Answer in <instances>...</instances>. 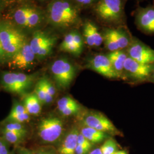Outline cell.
Listing matches in <instances>:
<instances>
[{"label": "cell", "instance_id": "ac0fdd59", "mask_svg": "<svg viewBox=\"0 0 154 154\" xmlns=\"http://www.w3.org/2000/svg\"><path fill=\"white\" fill-rule=\"evenodd\" d=\"M106 55L109 58L114 70L121 76V78H123L124 65L125 61L128 57L126 51H125L124 50H116L109 52Z\"/></svg>", "mask_w": 154, "mask_h": 154}, {"label": "cell", "instance_id": "cb8c5ba5", "mask_svg": "<svg viewBox=\"0 0 154 154\" xmlns=\"http://www.w3.org/2000/svg\"><path fill=\"white\" fill-rule=\"evenodd\" d=\"M2 134L3 135L4 139L8 143L11 144H18L22 142L23 139L26 136L17 133V132L6 130L4 129L2 130Z\"/></svg>", "mask_w": 154, "mask_h": 154}, {"label": "cell", "instance_id": "30bf717a", "mask_svg": "<svg viewBox=\"0 0 154 154\" xmlns=\"http://www.w3.org/2000/svg\"><path fill=\"white\" fill-rule=\"evenodd\" d=\"M85 67L109 79L121 78L114 70L106 54H97L90 57L86 60Z\"/></svg>", "mask_w": 154, "mask_h": 154}, {"label": "cell", "instance_id": "d4e9b609", "mask_svg": "<svg viewBox=\"0 0 154 154\" xmlns=\"http://www.w3.org/2000/svg\"><path fill=\"white\" fill-rule=\"evenodd\" d=\"M30 119V115L28 112L25 113H11L10 112L8 116L4 120L3 123L9 122H18L23 123L29 121Z\"/></svg>", "mask_w": 154, "mask_h": 154}, {"label": "cell", "instance_id": "2e32d148", "mask_svg": "<svg viewBox=\"0 0 154 154\" xmlns=\"http://www.w3.org/2000/svg\"><path fill=\"white\" fill-rule=\"evenodd\" d=\"M82 34L85 43L90 48H98L103 44L102 33L91 20H86L83 23Z\"/></svg>", "mask_w": 154, "mask_h": 154}, {"label": "cell", "instance_id": "e575fe53", "mask_svg": "<svg viewBox=\"0 0 154 154\" xmlns=\"http://www.w3.org/2000/svg\"><path fill=\"white\" fill-rule=\"evenodd\" d=\"M88 154H103L100 148L95 149L90 151Z\"/></svg>", "mask_w": 154, "mask_h": 154}, {"label": "cell", "instance_id": "8d00e7d4", "mask_svg": "<svg viewBox=\"0 0 154 154\" xmlns=\"http://www.w3.org/2000/svg\"><path fill=\"white\" fill-rule=\"evenodd\" d=\"M147 82H148L154 83V70L152 72V74H151V75H150V77L149 78Z\"/></svg>", "mask_w": 154, "mask_h": 154}, {"label": "cell", "instance_id": "836d02e7", "mask_svg": "<svg viewBox=\"0 0 154 154\" xmlns=\"http://www.w3.org/2000/svg\"><path fill=\"white\" fill-rule=\"evenodd\" d=\"M8 60L7 55L6 54L5 52L2 48L0 41V62H4Z\"/></svg>", "mask_w": 154, "mask_h": 154}, {"label": "cell", "instance_id": "5bb4252c", "mask_svg": "<svg viewBox=\"0 0 154 154\" xmlns=\"http://www.w3.org/2000/svg\"><path fill=\"white\" fill-rule=\"evenodd\" d=\"M135 23L141 32L154 35V4L138 7L135 12Z\"/></svg>", "mask_w": 154, "mask_h": 154}, {"label": "cell", "instance_id": "ffe728a7", "mask_svg": "<svg viewBox=\"0 0 154 154\" xmlns=\"http://www.w3.org/2000/svg\"><path fill=\"white\" fill-rule=\"evenodd\" d=\"M42 103L35 93L27 95L23 99V106L30 116H38L42 110Z\"/></svg>", "mask_w": 154, "mask_h": 154}, {"label": "cell", "instance_id": "52a82bcc", "mask_svg": "<svg viewBox=\"0 0 154 154\" xmlns=\"http://www.w3.org/2000/svg\"><path fill=\"white\" fill-rule=\"evenodd\" d=\"M64 131V123L56 116H48L39 122L37 133L40 140L45 144H54L60 140Z\"/></svg>", "mask_w": 154, "mask_h": 154}, {"label": "cell", "instance_id": "8fae6325", "mask_svg": "<svg viewBox=\"0 0 154 154\" xmlns=\"http://www.w3.org/2000/svg\"><path fill=\"white\" fill-rule=\"evenodd\" d=\"M82 123L84 126L93 128L109 134L119 135L121 134L106 116L98 112L87 113L83 118Z\"/></svg>", "mask_w": 154, "mask_h": 154}, {"label": "cell", "instance_id": "603a6c76", "mask_svg": "<svg viewBox=\"0 0 154 154\" xmlns=\"http://www.w3.org/2000/svg\"><path fill=\"white\" fill-rule=\"evenodd\" d=\"M34 93L36 94L42 105L50 104L53 102V98L46 91L41 79L39 80L35 86Z\"/></svg>", "mask_w": 154, "mask_h": 154}, {"label": "cell", "instance_id": "d6986e66", "mask_svg": "<svg viewBox=\"0 0 154 154\" xmlns=\"http://www.w3.org/2000/svg\"><path fill=\"white\" fill-rule=\"evenodd\" d=\"M80 133L89 142L93 144L99 143L110 138L109 134L102 132L93 128L84 126L81 130Z\"/></svg>", "mask_w": 154, "mask_h": 154}, {"label": "cell", "instance_id": "b9f144b4", "mask_svg": "<svg viewBox=\"0 0 154 154\" xmlns=\"http://www.w3.org/2000/svg\"><path fill=\"white\" fill-rule=\"evenodd\" d=\"M9 154H14V153H13V152H10V153H9Z\"/></svg>", "mask_w": 154, "mask_h": 154}, {"label": "cell", "instance_id": "ab89813d", "mask_svg": "<svg viewBox=\"0 0 154 154\" xmlns=\"http://www.w3.org/2000/svg\"><path fill=\"white\" fill-rule=\"evenodd\" d=\"M17 1H27V0H16Z\"/></svg>", "mask_w": 154, "mask_h": 154}, {"label": "cell", "instance_id": "7a4b0ae2", "mask_svg": "<svg viewBox=\"0 0 154 154\" xmlns=\"http://www.w3.org/2000/svg\"><path fill=\"white\" fill-rule=\"evenodd\" d=\"M126 0H99L94 12L100 22L111 27L124 25Z\"/></svg>", "mask_w": 154, "mask_h": 154}, {"label": "cell", "instance_id": "8992f818", "mask_svg": "<svg viewBox=\"0 0 154 154\" xmlns=\"http://www.w3.org/2000/svg\"><path fill=\"white\" fill-rule=\"evenodd\" d=\"M102 33L105 48L109 52L126 49L133 38L124 25L105 28Z\"/></svg>", "mask_w": 154, "mask_h": 154}, {"label": "cell", "instance_id": "ba28073f", "mask_svg": "<svg viewBox=\"0 0 154 154\" xmlns=\"http://www.w3.org/2000/svg\"><path fill=\"white\" fill-rule=\"evenodd\" d=\"M57 41L55 35L42 30H37L33 34L29 44L38 60H43L52 53Z\"/></svg>", "mask_w": 154, "mask_h": 154}, {"label": "cell", "instance_id": "60d3db41", "mask_svg": "<svg viewBox=\"0 0 154 154\" xmlns=\"http://www.w3.org/2000/svg\"><path fill=\"white\" fill-rule=\"evenodd\" d=\"M41 1H47V0H40Z\"/></svg>", "mask_w": 154, "mask_h": 154}, {"label": "cell", "instance_id": "7c38bea8", "mask_svg": "<svg viewBox=\"0 0 154 154\" xmlns=\"http://www.w3.org/2000/svg\"><path fill=\"white\" fill-rule=\"evenodd\" d=\"M126 51L128 56L135 61L143 64H154V50L139 39L133 37Z\"/></svg>", "mask_w": 154, "mask_h": 154}, {"label": "cell", "instance_id": "7402d4cb", "mask_svg": "<svg viewBox=\"0 0 154 154\" xmlns=\"http://www.w3.org/2000/svg\"><path fill=\"white\" fill-rule=\"evenodd\" d=\"M46 18V13L41 9L33 7L28 17L26 28L33 29L39 26Z\"/></svg>", "mask_w": 154, "mask_h": 154}, {"label": "cell", "instance_id": "1f68e13d", "mask_svg": "<svg viewBox=\"0 0 154 154\" xmlns=\"http://www.w3.org/2000/svg\"><path fill=\"white\" fill-rule=\"evenodd\" d=\"M78 144H80L82 145L83 146L87 147L89 149H91L92 147H93V143H91L90 142H89L88 140L86 138H85L80 133L78 135V142H77Z\"/></svg>", "mask_w": 154, "mask_h": 154}, {"label": "cell", "instance_id": "9a60e30c", "mask_svg": "<svg viewBox=\"0 0 154 154\" xmlns=\"http://www.w3.org/2000/svg\"><path fill=\"white\" fill-rule=\"evenodd\" d=\"M35 59L36 56L27 42L9 60L8 65L12 69L28 70L33 66Z\"/></svg>", "mask_w": 154, "mask_h": 154}, {"label": "cell", "instance_id": "83f0119b", "mask_svg": "<svg viewBox=\"0 0 154 154\" xmlns=\"http://www.w3.org/2000/svg\"><path fill=\"white\" fill-rule=\"evenodd\" d=\"M4 125L5 126L2 129L17 132L25 136L27 135L28 131L26 130V128L22 123L18 122H9L4 123Z\"/></svg>", "mask_w": 154, "mask_h": 154}, {"label": "cell", "instance_id": "7bdbcfd3", "mask_svg": "<svg viewBox=\"0 0 154 154\" xmlns=\"http://www.w3.org/2000/svg\"></svg>", "mask_w": 154, "mask_h": 154}, {"label": "cell", "instance_id": "4316f807", "mask_svg": "<svg viewBox=\"0 0 154 154\" xmlns=\"http://www.w3.org/2000/svg\"><path fill=\"white\" fill-rule=\"evenodd\" d=\"M103 154H114L118 151V144L112 138L107 139L100 148Z\"/></svg>", "mask_w": 154, "mask_h": 154}, {"label": "cell", "instance_id": "f35d334b", "mask_svg": "<svg viewBox=\"0 0 154 154\" xmlns=\"http://www.w3.org/2000/svg\"><path fill=\"white\" fill-rule=\"evenodd\" d=\"M4 139H0V144L2 143V142L4 141Z\"/></svg>", "mask_w": 154, "mask_h": 154}, {"label": "cell", "instance_id": "4fadbf2b", "mask_svg": "<svg viewBox=\"0 0 154 154\" xmlns=\"http://www.w3.org/2000/svg\"><path fill=\"white\" fill-rule=\"evenodd\" d=\"M84 44L82 33L77 29H74L66 33L60 45V50L79 57L82 53Z\"/></svg>", "mask_w": 154, "mask_h": 154}, {"label": "cell", "instance_id": "f1b7e54d", "mask_svg": "<svg viewBox=\"0 0 154 154\" xmlns=\"http://www.w3.org/2000/svg\"><path fill=\"white\" fill-rule=\"evenodd\" d=\"M41 79H42L45 88H46V91H48V93L50 96L54 98L56 94V90L53 84L51 82V81L46 77H42Z\"/></svg>", "mask_w": 154, "mask_h": 154}, {"label": "cell", "instance_id": "6da1fadb", "mask_svg": "<svg viewBox=\"0 0 154 154\" xmlns=\"http://www.w3.org/2000/svg\"><path fill=\"white\" fill-rule=\"evenodd\" d=\"M45 13L50 25L60 30L76 29L82 22L81 8L72 0H51Z\"/></svg>", "mask_w": 154, "mask_h": 154}, {"label": "cell", "instance_id": "484cf974", "mask_svg": "<svg viewBox=\"0 0 154 154\" xmlns=\"http://www.w3.org/2000/svg\"><path fill=\"white\" fill-rule=\"evenodd\" d=\"M79 104L75 99H73L71 97L66 96L61 98L57 102V109L60 112L68 108L76 107L79 106Z\"/></svg>", "mask_w": 154, "mask_h": 154}, {"label": "cell", "instance_id": "f546056e", "mask_svg": "<svg viewBox=\"0 0 154 154\" xmlns=\"http://www.w3.org/2000/svg\"><path fill=\"white\" fill-rule=\"evenodd\" d=\"M77 5L82 8H87L95 5L99 0H72Z\"/></svg>", "mask_w": 154, "mask_h": 154}, {"label": "cell", "instance_id": "3957f363", "mask_svg": "<svg viewBox=\"0 0 154 154\" xmlns=\"http://www.w3.org/2000/svg\"><path fill=\"white\" fill-rule=\"evenodd\" d=\"M0 41L9 60L27 42L25 34L11 23L0 22Z\"/></svg>", "mask_w": 154, "mask_h": 154}, {"label": "cell", "instance_id": "277c9868", "mask_svg": "<svg viewBox=\"0 0 154 154\" xmlns=\"http://www.w3.org/2000/svg\"><path fill=\"white\" fill-rule=\"evenodd\" d=\"M35 74H26L17 72H3L1 82L6 91L13 94L25 93L33 86Z\"/></svg>", "mask_w": 154, "mask_h": 154}, {"label": "cell", "instance_id": "e0dca14e", "mask_svg": "<svg viewBox=\"0 0 154 154\" xmlns=\"http://www.w3.org/2000/svg\"><path fill=\"white\" fill-rule=\"evenodd\" d=\"M79 132L77 127H72L63 139L58 149L60 154H75Z\"/></svg>", "mask_w": 154, "mask_h": 154}, {"label": "cell", "instance_id": "d6a6232c", "mask_svg": "<svg viewBox=\"0 0 154 154\" xmlns=\"http://www.w3.org/2000/svg\"><path fill=\"white\" fill-rule=\"evenodd\" d=\"M10 153L8 142L4 140L0 144V154H9Z\"/></svg>", "mask_w": 154, "mask_h": 154}, {"label": "cell", "instance_id": "d590c367", "mask_svg": "<svg viewBox=\"0 0 154 154\" xmlns=\"http://www.w3.org/2000/svg\"><path fill=\"white\" fill-rule=\"evenodd\" d=\"M20 154H34V153L33 152H32L31 151L24 149H21L20 151Z\"/></svg>", "mask_w": 154, "mask_h": 154}, {"label": "cell", "instance_id": "4dcf8cb0", "mask_svg": "<svg viewBox=\"0 0 154 154\" xmlns=\"http://www.w3.org/2000/svg\"><path fill=\"white\" fill-rule=\"evenodd\" d=\"M11 113H25L27 112L23 105H22L17 102H15L13 105Z\"/></svg>", "mask_w": 154, "mask_h": 154}, {"label": "cell", "instance_id": "74e56055", "mask_svg": "<svg viewBox=\"0 0 154 154\" xmlns=\"http://www.w3.org/2000/svg\"><path fill=\"white\" fill-rule=\"evenodd\" d=\"M114 154H128L125 150H118Z\"/></svg>", "mask_w": 154, "mask_h": 154}, {"label": "cell", "instance_id": "5b68a950", "mask_svg": "<svg viewBox=\"0 0 154 154\" xmlns=\"http://www.w3.org/2000/svg\"><path fill=\"white\" fill-rule=\"evenodd\" d=\"M50 70L57 86L62 90L69 88L77 72L76 67L66 58H60L53 61Z\"/></svg>", "mask_w": 154, "mask_h": 154}, {"label": "cell", "instance_id": "9c48e42d", "mask_svg": "<svg viewBox=\"0 0 154 154\" xmlns=\"http://www.w3.org/2000/svg\"><path fill=\"white\" fill-rule=\"evenodd\" d=\"M154 70V64H143L128 57L124 65L123 77L136 83L147 82Z\"/></svg>", "mask_w": 154, "mask_h": 154}, {"label": "cell", "instance_id": "44dd1931", "mask_svg": "<svg viewBox=\"0 0 154 154\" xmlns=\"http://www.w3.org/2000/svg\"><path fill=\"white\" fill-rule=\"evenodd\" d=\"M33 7L23 6L17 8L13 14V19L17 26L26 28L28 17L32 10Z\"/></svg>", "mask_w": 154, "mask_h": 154}]
</instances>
